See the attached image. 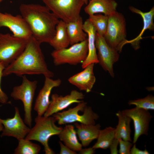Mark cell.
Returning a JSON list of instances; mask_svg holds the SVG:
<instances>
[{"label":"cell","instance_id":"1","mask_svg":"<svg viewBox=\"0 0 154 154\" xmlns=\"http://www.w3.org/2000/svg\"><path fill=\"white\" fill-rule=\"evenodd\" d=\"M40 44L32 36L28 40L21 53L5 68L3 76L14 74L21 76L26 74H42L45 77H53V73L48 69L45 62Z\"/></svg>","mask_w":154,"mask_h":154},{"label":"cell","instance_id":"2","mask_svg":"<svg viewBox=\"0 0 154 154\" xmlns=\"http://www.w3.org/2000/svg\"><path fill=\"white\" fill-rule=\"evenodd\" d=\"M19 10L32 36L41 44L49 43L55 34L59 19L46 6L39 4H22Z\"/></svg>","mask_w":154,"mask_h":154},{"label":"cell","instance_id":"3","mask_svg":"<svg viewBox=\"0 0 154 154\" xmlns=\"http://www.w3.org/2000/svg\"><path fill=\"white\" fill-rule=\"evenodd\" d=\"M35 125L25 138L30 140H35L40 143L43 146L46 154H54L50 147L48 141L52 136L58 135L63 128L57 126L53 116L45 117L37 116L35 119Z\"/></svg>","mask_w":154,"mask_h":154},{"label":"cell","instance_id":"4","mask_svg":"<svg viewBox=\"0 0 154 154\" xmlns=\"http://www.w3.org/2000/svg\"><path fill=\"white\" fill-rule=\"evenodd\" d=\"M82 101L76 106L68 110L59 112L53 116L55 121L60 125L78 122L86 125H95L99 117L91 107Z\"/></svg>","mask_w":154,"mask_h":154},{"label":"cell","instance_id":"5","mask_svg":"<svg viewBox=\"0 0 154 154\" xmlns=\"http://www.w3.org/2000/svg\"><path fill=\"white\" fill-rule=\"evenodd\" d=\"M125 19L123 15L117 11L108 16L107 30L104 38L111 47L120 52L127 44Z\"/></svg>","mask_w":154,"mask_h":154},{"label":"cell","instance_id":"6","mask_svg":"<svg viewBox=\"0 0 154 154\" xmlns=\"http://www.w3.org/2000/svg\"><path fill=\"white\" fill-rule=\"evenodd\" d=\"M49 10L66 23L75 21L80 17L83 0H42Z\"/></svg>","mask_w":154,"mask_h":154},{"label":"cell","instance_id":"7","mask_svg":"<svg viewBox=\"0 0 154 154\" xmlns=\"http://www.w3.org/2000/svg\"><path fill=\"white\" fill-rule=\"evenodd\" d=\"M22 77V84L13 88L11 95L14 100H20L23 102L24 112V122L28 126L31 128L32 104L37 82L29 80L25 75Z\"/></svg>","mask_w":154,"mask_h":154},{"label":"cell","instance_id":"8","mask_svg":"<svg viewBox=\"0 0 154 154\" xmlns=\"http://www.w3.org/2000/svg\"><path fill=\"white\" fill-rule=\"evenodd\" d=\"M87 38L85 40L74 44L68 48L54 50L51 53L56 66L65 64L75 65L82 63L88 54Z\"/></svg>","mask_w":154,"mask_h":154},{"label":"cell","instance_id":"9","mask_svg":"<svg viewBox=\"0 0 154 154\" xmlns=\"http://www.w3.org/2000/svg\"><path fill=\"white\" fill-rule=\"evenodd\" d=\"M27 41L9 33H0V63L7 66L23 52Z\"/></svg>","mask_w":154,"mask_h":154},{"label":"cell","instance_id":"10","mask_svg":"<svg viewBox=\"0 0 154 154\" xmlns=\"http://www.w3.org/2000/svg\"><path fill=\"white\" fill-rule=\"evenodd\" d=\"M95 46L98 50L99 63L102 68L108 71L113 77L114 76L113 64L119 60L118 52L111 47L106 42L104 37L96 32Z\"/></svg>","mask_w":154,"mask_h":154},{"label":"cell","instance_id":"11","mask_svg":"<svg viewBox=\"0 0 154 154\" xmlns=\"http://www.w3.org/2000/svg\"><path fill=\"white\" fill-rule=\"evenodd\" d=\"M121 111L133 121L134 128L133 144H135L141 136L148 135L149 124L153 117L149 111L135 107Z\"/></svg>","mask_w":154,"mask_h":154},{"label":"cell","instance_id":"12","mask_svg":"<svg viewBox=\"0 0 154 154\" xmlns=\"http://www.w3.org/2000/svg\"><path fill=\"white\" fill-rule=\"evenodd\" d=\"M2 27L8 28L17 37L28 40L32 36L28 24L21 15L14 16L0 12V28Z\"/></svg>","mask_w":154,"mask_h":154},{"label":"cell","instance_id":"13","mask_svg":"<svg viewBox=\"0 0 154 154\" xmlns=\"http://www.w3.org/2000/svg\"><path fill=\"white\" fill-rule=\"evenodd\" d=\"M15 114L13 117L5 119L0 118L3 126L1 136L12 137L19 140L25 137L31 128L26 125L21 118L18 108L15 107Z\"/></svg>","mask_w":154,"mask_h":154},{"label":"cell","instance_id":"14","mask_svg":"<svg viewBox=\"0 0 154 154\" xmlns=\"http://www.w3.org/2000/svg\"><path fill=\"white\" fill-rule=\"evenodd\" d=\"M84 98L81 92L76 90H72L69 94L63 96L57 94H52L49 106L44 114V116L48 117L66 108L74 103H79Z\"/></svg>","mask_w":154,"mask_h":154},{"label":"cell","instance_id":"15","mask_svg":"<svg viewBox=\"0 0 154 154\" xmlns=\"http://www.w3.org/2000/svg\"><path fill=\"white\" fill-rule=\"evenodd\" d=\"M60 79L53 80L45 77L43 86L40 90L35 103L34 109L38 116H42L48 109L50 100V96L52 89L59 86L61 83Z\"/></svg>","mask_w":154,"mask_h":154},{"label":"cell","instance_id":"16","mask_svg":"<svg viewBox=\"0 0 154 154\" xmlns=\"http://www.w3.org/2000/svg\"><path fill=\"white\" fill-rule=\"evenodd\" d=\"M94 65L93 63L89 64L82 71L70 77L69 82L81 90L90 92L96 80L93 71Z\"/></svg>","mask_w":154,"mask_h":154},{"label":"cell","instance_id":"17","mask_svg":"<svg viewBox=\"0 0 154 154\" xmlns=\"http://www.w3.org/2000/svg\"><path fill=\"white\" fill-rule=\"evenodd\" d=\"M83 29L87 35L88 48L87 56L85 60L82 63V67L84 69L91 64L98 63L99 61L95 46L96 32L88 19L83 24Z\"/></svg>","mask_w":154,"mask_h":154},{"label":"cell","instance_id":"18","mask_svg":"<svg viewBox=\"0 0 154 154\" xmlns=\"http://www.w3.org/2000/svg\"><path fill=\"white\" fill-rule=\"evenodd\" d=\"M117 5L114 0H90L84 10L89 16L102 13L108 16L117 11Z\"/></svg>","mask_w":154,"mask_h":154},{"label":"cell","instance_id":"19","mask_svg":"<svg viewBox=\"0 0 154 154\" xmlns=\"http://www.w3.org/2000/svg\"><path fill=\"white\" fill-rule=\"evenodd\" d=\"M75 123L76 133L82 146L87 147L93 141L97 139L101 129L100 124L86 125Z\"/></svg>","mask_w":154,"mask_h":154},{"label":"cell","instance_id":"20","mask_svg":"<svg viewBox=\"0 0 154 154\" xmlns=\"http://www.w3.org/2000/svg\"><path fill=\"white\" fill-rule=\"evenodd\" d=\"M129 9L133 13L140 15L143 21V27L139 35L135 38L127 41V44L131 43L137 48L139 46L140 40L142 39V36L145 31L147 29L151 31L154 30V7H153L149 11L146 12H142L132 6H130Z\"/></svg>","mask_w":154,"mask_h":154},{"label":"cell","instance_id":"21","mask_svg":"<svg viewBox=\"0 0 154 154\" xmlns=\"http://www.w3.org/2000/svg\"><path fill=\"white\" fill-rule=\"evenodd\" d=\"M76 130L74 126L70 124H66L58 135L61 141L72 150L79 151L82 146L78 141Z\"/></svg>","mask_w":154,"mask_h":154},{"label":"cell","instance_id":"22","mask_svg":"<svg viewBox=\"0 0 154 154\" xmlns=\"http://www.w3.org/2000/svg\"><path fill=\"white\" fill-rule=\"evenodd\" d=\"M116 115L118 119V124L115 128V138L132 141L131 135V119L119 111Z\"/></svg>","mask_w":154,"mask_h":154},{"label":"cell","instance_id":"23","mask_svg":"<svg viewBox=\"0 0 154 154\" xmlns=\"http://www.w3.org/2000/svg\"><path fill=\"white\" fill-rule=\"evenodd\" d=\"M55 34L49 44L55 50L67 48L70 44L67 32L66 24L62 20H59L56 25Z\"/></svg>","mask_w":154,"mask_h":154},{"label":"cell","instance_id":"24","mask_svg":"<svg viewBox=\"0 0 154 154\" xmlns=\"http://www.w3.org/2000/svg\"><path fill=\"white\" fill-rule=\"evenodd\" d=\"M66 24L71 45L83 41L87 38V34L84 32L83 29V23L81 16L76 21Z\"/></svg>","mask_w":154,"mask_h":154},{"label":"cell","instance_id":"25","mask_svg":"<svg viewBox=\"0 0 154 154\" xmlns=\"http://www.w3.org/2000/svg\"><path fill=\"white\" fill-rule=\"evenodd\" d=\"M115 138V128L109 126L99 131L97 141L92 147L96 149L109 148Z\"/></svg>","mask_w":154,"mask_h":154},{"label":"cell","instance_id":"26","mask_svg":"<svg viewBox=\"0 0 154 154\" xmlns=\"http://www.w3.org/2000/svg\"><path fill=\"white\" fill-rule=\"evenodd\" d=\"M18 141V144L14 150V154H37L41 149L38 145L25 138Z\"/></svg>","mask_w":154,"mask_h":154},{"label":"cell","instance_id":"27","mask_svg":"<svg viewBox=\"0 0 154 154\" xmlns=\"http://www.w3.org/2000/svg\"><path fill=\"white\" fill-rule=\"evenodd\" d=\"M97 33L104 37L107 30L108 16L101 14L90 15L88 19Z\"/></svg>","mask_w":154,"mask_h":154},{"label":"cell","instance_id":"28","mask_svg":"<svg viewBox=\"0 0 154 154\" xmlns=\"http://www.w3.org/2000/svg\"><path fill=\"white\" fill-rule=\"evenodd\" d=\"M128 103L129 105H134L135 107L145 110H154V97L151 94L143 98L130 100Z\"/></svg>","mask_w":154,"mask_h":154},{"label":"cell","instance_id":"29","mask_svg":"<svg viewBox=\"0 0 154 154\" xmlns=\"http://www.w3.org/2000/svg\"><path fill=\"white\" fill-rule=\"evenodd\" d=\"M119 148L118 153L120 154H130V151L133 144L129 141L121 139H119Z\"/></svg>","mask_w":154,"mask_h":154},{"label":"cell","instance_id":"30","mask_svg":"<svg viewBox=\"0 0 154 154\" xmlns=\"http://www.w3.org/2000/svg\"><path fill=\"white\" fill-rule=\"evenodd\" d=\"M5 67L2 63H0V102L5 104L7 102L8 99L6 94L2 90L1 87V78L3 76V72Z\"/></svg>","mask_w":154,"mask_h":154},{"label":"cell","instance_id":"31","mask_svg":"<svg viewBox=\"0 0 154 154\" xmlns=\"http://www.w3.org/2000/svg\"><path fill=\"white\" fill-rule=\"evenodd\" d=\"M59 143L60 147V154H76V151H73L68 147L63 144L62 142L59 141Z\"/></svg>","mask_w":154,"mask_h":154},{"label":"cell","instance_id":"32","mask_svg":"<svg viewBox=\"0 0 154 154\" xmlns=\"http://www.w3.org/2000/svg\"><path fill=\"white\" fill-rule=\"evenodd\" d=\"M119 139L115 138L109 148L111 154H117L118 153L117 147L119 145Z\"/></svg>","mask_w":154,"mask_h":154},{"label":"cell","instance_id":"33","mask_svg":"<svg viewBox=\"0 0 154 154\" xmlns=\"http://www.w3.org/2000/svg\"><path fill=\"white\" fill-rule=\"evenodd\" d=\"M149 153L145 149L144 150H140L136 147L135 144H134L132 147L130 154H149Z\"/></svg>","mask_w":154,"mask_h":154},{"label":"cell","instance_id":"34","mask_svg":"<svg viewBox=\"0 0 154 154\" xmlns=\"http://www.w3.org/2000/svg\"><path fill=\"white\" fill-rule=\"evenodd\" d=\"M95 150L92 147L82 149L79 151V153L81 154H93L95 152Z\"/></svg>","mask_w":154,"mask_h":154},{"label":"cell","instance_id":"35","mask_svg":"<svg viewBox=\"0 0 154 154\" xmlns=\"http://www.w3.org/2000/svg\"><path fill=\"white\" fill-rule=\"evenodd\" d=\"M3 128V126L0 121V131H2Z\"/></svg>","mask_w":154,"mask_h":154},{"label":"cell","instance_id":"36","mask_svg":"<svg viewBox=\"0 0 154 154\" xmlns=\"http://www.w3.org/2000/svg\"><path fill=\"white\" fill-rule=\"evenodd\" d=\"M90 0H83L84 3V4L87 5L88 3V2Z\"/></svg>","mask_w":154,"mask_h":154},{"label":"cell","instance_id":"37","mask_svg":"<svg viewBox=\"0 0 154 154\" xmlns=\"http://www.w3.org/2000/svg\"><path fill=\"white\" fill-rule=\"evenodd\" d=\"M4 0H0V3Z\"/></svg>","mask_w":154,"mask_h":154}]
</instances>
